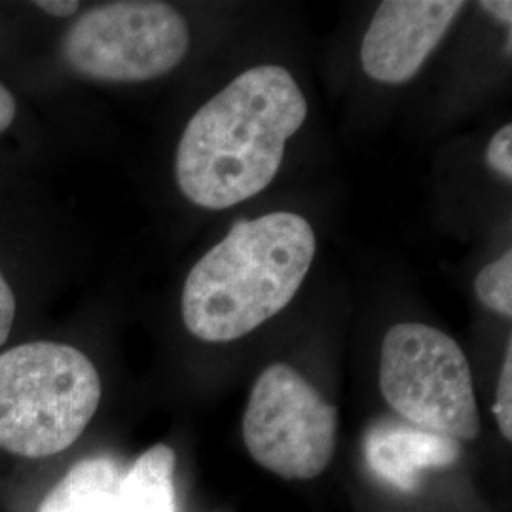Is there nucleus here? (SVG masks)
<instances>
[{"instance_id":"f257e3e1","label":"nucleus","mask_w":512,"mask_h":512,"mask_svg":"<svg viewBox=\"0 0 512 512\" xmlns=\"http://www.w3.org/2000/svg\"><path fill=\"white\" fill-rule=\"evenodd\" d=\"M306 116V97L285 67L247 69L186 124L175 160L181 192L213 211L260 194Z\"/></svg>"},{"instance_id":"f03ea898","label":"nucleus","mask_w":512,"mask_h":512,"mask_svg":"<svg viewBox=\"0 0 512 512\" xmlns=\"http://www.w3.org/2000/svg\"><path fill=\"white\" fill-rule=\"evenodd\" d=\"M317 239L294 213L238 220L184 281L183 321L211 344L243 338L285 310L310 272Z\"/></svg>"},{"instance_id":"7ed1b4c3","label":"nucleus","mask_w":512,"mask_h":512,"mask_svg":"<svg viewBox=\"0 0 512 512\" xmlns=\"http://www.w3.org/2000/svg\"><path fill=\"white\" fill-rule=\"evenodd\" d=\"M101 378L80 349L29 342L0 355V448L23 458L67 450L90 425Z\"/></svg>"},{"instance_id":"20e7f679","label":"nucleus","mask_w":512,"mask_h":512,"mask_svg":"<svg viewBox=\"0 0 512 512\" xmlns=\"http://www.w3.org/2000/svg\"><path fill=\"white\" fill-rule=\"evenodd\" d=\"M380 387L387 404L406 423L456 442L478 437L471 366L458 342L442 330L421 323L387 330Z\"/></svg>"},{"instance_id":"39448f33","label":"nucleus","mask_w":512,"mask_h":512,"mask_svg":"<svg viewBox=\"0 0 512 512\" xmlns=\"http://www.w3.org/2000/svg\"><path fill=\"white\" fill-rule=\"evenodd\" d=\"M190 50L183 16L165 2L99 4L74 21L61 42L73 69L103 82H143L171 73Z\"/></svg>"},{"instance_id":"423d86ee","label":"nucleus","mask_w":512,"mask_h":512,"mask_svg":"<svg viewBox=\"0 0 512 512\" xmlns=\"http://www.w3.org/2000/svg\"><path fill=\"white\" fill-rule=\"evenodd\" d=\"M336 433V408L293 366L275 363L258 374L243 442L260 467L287 480H311L334 456Z\"/></svg>"},{"instance_id":"0eeeda50","label":"nucleus","mask_w":512,"mask_h":512,"mask_svg":"<svg viewBox=\"0 0 512 512\" xmlns=\"http://www.w3.org/2000/svg\"><path fill=\"white\" fill-rule=\"evenodd\" d=\"M463 8L465 2L459 0H385L363 40L365 73L384 84L408 82Z\"/></svg>"},{"instance_id":"6e6552de","label":"nucleus","mask_w":512,"mask_h":512,"mask_svg":"<svg viewBox=\"0 0 512 512\" xmlns=\"http://www.w3.org/2000/svg\"><path fill=\"white\" fill-rule=\"evenodd\" d=\"M459 442L418 429L410 423H378L365 440L370 469L385 482L414 490L423 471L444 469L458 461Z\"/></svg>"},{"instance_id":"1a4fd4ad","label":"nucleus","mask_w":512,"mask_h":512,"mask_svg":"<svg viewBox=\"0 0 512 512\" xmlns=\"http://www.w3.org/2000/svg\"><path fill=\"white\" fill-rule=\"evenodd\" d=\"M120 480L112 459H82L46 495L40 512H116Z\"/></svg>"},{"instance_id":"9d476101","label":"nucleus","mask_w":512,"mask_h":512,"mask_svg":"<svg viewBox=\"0 0 512 512\" xmlns=\"http://www.w3.org/2000/svg\"><path fill=\"white\" fill-rule=\"evenodd\" d=\"M175 452L156 444L120 480L116 512H175Z\"/></svg>"},{"instance_id":"9b49d317","label":"nucleus","mask_w":512,"mask_h":512,"mask_svg":"<svg viewBox=\"0 0 512 512\" xmlns=\"http://www.w3.org/2000/svg\"><path fill=\"white\" fill-rule=\"evenodd\" d=\"M476 296L490 310L512 317V253L507 251L476 275Z\"/></svg>"},{"instance_id":"f8f14e48","label":"nucleus","mask_w":512,"mask_h":512,"mask_svg":"<svg viewBox=\"0 0 512 512\" xmlns=\"http://www.w3.org/2000/svg\"><path fill=\"white\" fill-rule=\"evenodd\" d=\"M495 420L505 440L512 439V344L507 348V357L499 374L494 404Z\"/></svg>"},{"instance_id":"ddd939ff","label":"nucleus","mask_w":512,"mask_h":512,"mask_svg":"<svg viewBox=\"0 0 512 512\" xmlns=\"http://www.w3.org/2000/svg\"><path fill=\"white\" fill-rule=\"evenodd\" d=\"M486 162L505 177L507 181H512V126L507 124L505 128L499 129L492 137L488 152H486Z\"/></svg>"},{"instance_id":"4468645a","label":"nucleus","mask_w":512,"mask_h":512,"mask_svg":"<svg viewBox=\"0 0 512 512\" xmlns=\"http://www.w3.org/2000/svg\"><path fill=\"white\" fill-rule=\"evenodd\" d=\"M16 319V296L0 272V346L8 340Z\"/></svg>"},{"instance_id":"2eb2a0df","label":"nucleus","mask_w":512,"mask_h":512,"mask_svg":"<svg viewBox=\"0 0 512 512\" xmlns=\"http://www.w3.org/2000/svg\"><path fill=\"white\" fill-rule=\"evenodd\" d=\"M35 6L54 18H71L78 12L80 2H76V0H40V2H35Z\"/></svg>"},{"instance_id":"dca6fc26","label":"nucleus","mask_w":512,"mask_h":512,"mask_svg":"<svg viewBox=\"0 0 512 512\" xmlns=\"http://www.w3.org/2000/svg\"><path fill=\"white\" fill-rule=\"evenodd\" d=\"M16 110H18V105H16L14 95L8 92V88L0 82V135L12 126V122L16 118Z\"/></svg>"},{"instance_id":"f3484780","label":"nucleus","mask_w":512,"mask_h":512,"mask_svg":"<svg viewBox=\"0 0 512 512\" xmlns=\"http://www.w3.org/2000/svg\"><path fill=\"white\" fill-rule=\"evenodd\" d=\"M478 6L488 12L490 16H494L497 21L505 23L507 27H511L512 21V2L511 0H482L478 2Z\"/></svg>"}]
</instances>
